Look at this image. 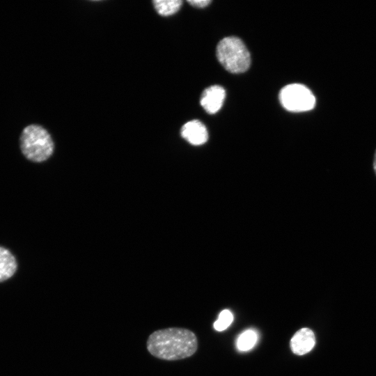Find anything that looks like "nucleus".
<instances>
[{
  "label": "nucleus",
  "mask_w": 376,
  "mask_h": 376,
  "mask_svg": "<svg viewBox=\"0 0 376 376\" xmlns=\"http://www.w3.org/2000/svg\"><path fill=\"white\" fill-rule=\"evenodd\" d=\"M315 344V334L308 328H302L297 331L290 343L291 350L297 355H304L309 352L313 348Z\"/></svg>",
  "instance_id": "6"
},
{
  "label": "nucleus",
  "mask_w": 376,
  "mask_h": 376,
  "mask_svg": "<svg viewBox=\"0 0 376 376\" xmlns=\"http://www.w3.org/2000/svg\"><path fill=\"white\" fill-rule=\"evenodd\" d=\"M373 169L376 175V150L375 152L374 159H373Z\"/></svg>",
  "instance_id": "13"
},
{
  "label": "nucleus",
  "mask_w": 376,
  "mask_h": 376,
  "mask_svg": "<svg viewBox=\"0 0 376 376\" xmlns=\"http://www.w3.org/2000/svg\"><path fill=\"white\" fill-rule=\"evenodd\" d=\"M217 57L224 68L231 73L246 71L251 64L249 52L238 38H223L217 46Z\"/></svg>",
  "instance_id": "3"
},
{
  "label": "nucleus",
  "mask_w": 376,
  "mask_h": 376,
  "mask_svg": "<svg viewBox=\"0 0 376 376\" xmlns=\"http://www.w3.org/2000/svg\"><path fill=\"white\" fill-rule=\"evenodd\" d=\"M191 6L196 8H203L211 3L210 0H189L187 1Z\"/></svg>",
  "instance_id": "12"
},
{
  "label": "nucleus",
  "mask_w": 376,
  "mask_h": 376,
  "mask_svg": "<svg viewBox=\"0 0 376 376\" xmlns=\"http://www.w3.org/2000/svg\"><path fill=\"white\" fill-rule=\"evenodd\" d=\"M181 136L189 143L198 146L207 141L208 132L201 121L193 120L186 123L182 127Z\"/></svg>",
  "instance_id": "7"
},
{
  "label": "nucleus",
  "mask_w": 376,
  "mask_h": 376,
  "mask_svg": "<svg viewBox=\"0 0 376 376\" xmlns=\"http://www.w3.org/2000/svg\"><path fill=\"white\" fill-rule=\"evenodd\" d=\"M19 148L22 155L29 161L42 162L53 154L54 144L50 134L42 126L30 124L22 130Z\"/></svg>",
  "instance_id": "2"
},
{
  "label": "nucleus",
  "mask_w": 376,
  "mask_h": 376,
  "mask_svg": "<svg viewBox=\"0 0 376 376\" xmlns=\"http://www.w3.org/2000/svg\"><path fill=\"white\" fill-rule=\"evenodd\" d=\"M225 97L224 88L219 85H214L203 92L200 102L208 113L213 114L221 108Z\"/></svg>",
  "instance_id": "5"
},
{
  "label": "nucleus",
  "mask_w": 376,
  "mask_h": 376,
  "mask_svg": "<svg viewBox=\"0 0 376 376\" xmlns=\"http://www.w3.org/2000/svg\"><path fill=\"white\" fill-rule=\"evenodd\" d=\"M256 340V333L251 329L246 330L238 337L237 347L240 351H248L255 345Z\"/></svg>",
  "instance_id": "10"
},
{
  "label": "nucleus",
  "mask_w": 376,
  "mask_h": 376,
  "mask_svg": "<svg viewBox=\"0 0 376 376\" xmlns=\"http://www.w3.org/2000/svg\"><path fill=\"white\" fill-rule=\"evenodd\" d=\"M155 9L162 16H169L178 12L182 3L180 0H155Z\"/></svg>",
  "instance_id": "9"
},
{
  "label": "nucleus",
  "mask_w": 376,
  "mask_h": 376,
  "mask_svg": "<svg viewBox=\"0 0 376 376\" xmlns=\"http://www.w3.org/2000/svg\"><path fill=\"white\" fill-rule=\"evenodd\" d=\"M17 269L14 255L6 248L0 246V283L12 277Z\"/></svg>",
  "instance_id": "8"
},
{
  "label": "nucleus",
  "mask_w": 376,
  "mask_h": 376,
  "mask_svg": "<svg viewBox=\"0 0 376 376\" xmlns=\"http://www.w3.org/2000/svg\"><path fill=\"white\" fill-rule=\"evenodd\" d=\"M146 347L157 359L175 361L193 355L197 350L198 341L191 331L171 327L152 332L148 338Z\"/></svg>",
  "instance_id": "1"
},
{
  "label": "nucleus",
  "mask_w": 376,
  "mask_h": 376,
  "mask_svg": "<svg viewBox=\"0 0 376 376\" xmlns=\"http://www.w3.org/2000/svg\"><path fill=\"white\" fill-rule=\"evenodd\" d=\"M233 320V315L228 310L222 311L218 319L214 323V327L217 331H221L227 329Z\"/></svg>",
  "instance_id": "11"
},
{
  "label": "nucleus",
  "mask_w": 376,
  "mask_h": 376,
  "mask_svg": "<svg viewBox=\"0 0 376 376\" xmlns=\"http://www.w3.org/2000/svg\"><path fill=\"white\" fill-rule=\"evenodd\" d=\"M281 105L292 112L306 111L313 109L315 98L313 93L305 86L291 84L284 86L279 93Z\"/></svg>",
  "instance_id": "4"
}]
</instances>
